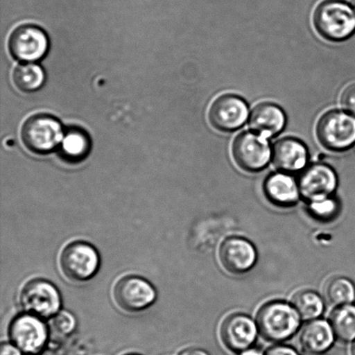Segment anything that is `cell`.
I'll return each instance as SVG.
<instances>
[{
    "label": "cell",
    "mask_w": 355,
    "mask_h": 355,
    "mask_svg": "<svg viewBox=\"0 0 355 355\" xmlns=\"http://www.w3.org/2000/svg\"><path fill=\"white\" fill-rule=\"evenodd\" d=\"M298 187L302 197L313 203L330 197L337 187V176L330 166L316 163L302 170Z\"/></svg>",
    "instance_id": "obj_11"
},
{
    "label": "cell",
    "mask_w": 355,
    "mask_h": 355,
    "mask_svg": "<svg viewBox=\"0 0 355 355\" xmlns=\"http://www.w3.org/2000/svg\"><path fill=\"white\" fill-rule=\"evenodd\" d=\"M156 291L144 278L128 276L121 278L114 285V301L121 311L139 313L151 307L156 300Z\"/></svg>",
    "instance_id": "obj_8"
},
{
    "label": "cell",
    "mask_w": 355,
    "mask_h": 355,
    "mask_svg": "<svg viewBox=\"0 0 355 355\" xmlns=\"http://www.w3.org/2000/svg\"><path fill=\"white\" fill-rule=\"evenodd\" d=\"M340 103L349 113L355 116V85L347 87L340 96Z\"/></svg>",
    "instance_id": "obj_26"
},
{
    "label": "cell",
    "mask_w": 355,
    "mask_h": 355,
    "mask_svg": "<svg viewBox=\"0 0 355 355\" xmlns=\"http://www.w3.org/2000/svg\"><path fill=\"white\" fill-rule=\"evenodd\" d=\"M309 152L304 142L297 138L285 137L275 144L272 149L273 164L280 171L291 173L305 168Z\"/></svg>",
    "instance_id": "obj_15"
},
{
    "label": "cell",
    "mask_w": 355,
    "mask_h": 355,
    "mask_svg": "<svg viewBox=\"0 0 355 355\" xmlns=\"http://www.w3.org/2000/svg\"><path fill=\"white\" fill-rule=\"evenodd\" d=\"M89 140L82 131L72 130L62 139V152L65 157L78 161L88 154Z\"/></svg>",
    "instance_id": "obj_23"
},
{
    "label": "cell",
    "mask_w": 355,
    "mask_h": 355,
    "mask_svg": "<svg viewBox=\"0 0 355 355\" xmlns=\"http://www.w3.org/2000/svg\"><path fill=\"white\" fill-rule=\"evenodd\" d=\"M330 325L337 339L349 343L355 339V306H339L330 315Z\"/></svg>",
    "instance_id": "obj_19"
},
{
    "label": "cell",
    "mask_w": 355,
    "mask_h": 355,
    "mask_svg": "<svg viewBox=\"0 0 355 355\" xmlns=\"http://www.w3.org/2000/svg\"><path fill=\"white\" fill-rule=\"evenodd\" d=\"M352 6H353V9H354V12H355V0H353V1H352Z\"/></svg>",
    "instance_id": "obj_32"
},
{
    "label": "cell",
    "mask_w": 355,
    "mask_h": 355,
    "mask_svg": "<svg viewBox=\"0 0 355 355\" xmlns=\"http://www.w3.org/2000/svg\"><path fill=\"white\" fill-rule=\"evenodd\" d=\"M248 116V105L245 100L233 94L218 96L208 110V119L212 127L222 132L239 130L245 123Z\"/></svg>",
    "instance_id": "obj_10"
},
{
    "label": "cell",
    "mask_w": 355,
    "mask_h": 355,
    "mask_svg": "<svg viewBox=\"0 0 355 355\" xmlns=\"http://www.w3.org/2000/svg\"><path fill=\"white\" fill-rule=\"evenodd\" d=\"M301 316L293 306L286 302H268L259 309L257 324L263 338L272 343L284 342L297 333Z\"/></svg>",
    "instance_id": "obj_2"
},
{
    "label": "cell",
    "mask_w": 355,
    "mask_h": 355,
    "mask_svg": "<svg viewBox=\"0 0 355 355\" xmlns=\"http://www.w3.org/2000/svg\"><path fill=\"white\" fill-rule=\"evenodd\" d=\"M24 146L37 154L53 150L64 139L60 123L47 114H36L28 118L21 130Z\"/></svg>",
    "instance_id": "obj_6"
},
{
    "label": "cell",
    "mask_w": 355,
    "mask_h": 355,
    "mask_svg": "<svg viewBox=\"0 0 355 355\" xmlns=\"http://www.w3.org/2000/svg\"><path fill=\"white\" fill-rule=\"evenodd\" d=\"M44 78L43 69L37 64H21L13 71L14 85L23 92H36L43 85Z\"/></svg>",
    "instance_id": "obj_21"
},
{
    "label": "cell",
    "mask_w": 355,
    "mask_h": 355,
    "mask_svg": "<svg viewBox=\"0 0 355 355\" xmlns=\"http://www.w3.org/2000/svg\"><path fill=\"white\" fill-rule=\"evenodd\" d=\"M232 155L236 164L249 173H257L266 168L272 158L267 138L253 132L245 131L234 139Z\"/></svg>",
    "instance_id": "obj_5"
},
{
    "label": "cell",
    "mask_w": 355,
    "mask_h": 355,
    "mask_svg": "<svg viewBox=\"0 0 355 355\" xmlns=\"http://www.w3.org/2000/svg\"><path fill=\"white\" fill-rule=\"evenodd\" d=\"M335 336L329 322L315 319L304 326L299 340L306 353L318 355L327 352L332 347Z\"/></svg>",
    "instance_id": "obj_18"
},
{
    "label": "cell",
    "mask_w": 355,
    "mask_h": 355,
    "mask_svg": "<svg viewBox=\"0 0 355 355\" xmlns=\"http://www.w3.org/2000/svg\"><path fill=\"white\" fill-rule=\"evenodd\" d=\"M286 124L284 110L272 103H261L253 107L250 116V127L264 137H274L283 131Z\"/></svg>",
    "instance_id": "obj_17"
},
{
    "label": "cell",
    "mask_w": 355,
    "mask_h": 355,
    "mask_svg": "<svg viewBox=\"0 0 355 355\" xmlns=\"http://www.w3.org/2000/svg\"><path fill=\"white\" fill-rule=\"evenodd\" d=\"M239 355H263L262 351L259 349H254V347H250V349L243 351L239 353Z\"/></svg>",
    "instance_id": "obj_30"
},
{
    "label": "cell",
    "mask_w": 355,
    "mask_h": 355,
    "mask_svg": "<svg viewBox=\"0 0 355 355\" xmlns=\"http://www.w3.org/2000/svg\"><path fill=\"white\" fill-rule=\"evenodd\" d=\"M263 191L271 204L282 208L294 207L301 195L297 181L284 172L268 177L263 184Z\"/></svg>",
    "instance_id": "obj_16"
},
{
    "label": "cell",
    "mask_w": 355,
    "mask_h": 355,
    "mask_svg": "<svg viewBox=\"0 0 355 355\" xmlns=\"http://www.w3.org/2000/svg\"><path fill=\"white\" fill-rule=\"evenodd\" d=\"M257 331L259 328L249 316L232 314L223 322L220 336L229 350L241 353L252 347L257 339Z\"/></svg>",
    "instance_id": "obj_14"
},
{
    "label": "cell",
    "mask_w": 355,
    "mask_h": 355,
    "mask_svg": "<svg viewBox=\"0 0 355 355\" xmlns=\"http://www.w3.org/2000/svg\"><path fill=\"white\" fill-rule=\"evenodd\" d=\"M128 355H138V354H128Z\"/></svg>",
    "instance_id": "obj_33"
},
{
    "label": "cell",
    "mask_w": 355,
    "mask_h": 355,
    "mask_svg": "<svg viewBox=\"0 0 355 355\" xmlns=\"http://www.w3.org/2000/svg\"><path fill=\"white\" fill-rule=\"evenodd\" d=\"M0 355H22L20 350L10 343H2L1 349H0Z\"/></svg>",
    "instance_id": "obj_28"
},
{
    "label": "cell",
    "mask_w": 355,
    "mask_h": 355,
    "mask_svg": "<svg viewBox=\"0 0 355 355\" xmlns=\"http://www.w3.org/2000/svg\"><path fill=\"white\" fill-rule=\"evenodd\" d=\"M218 257L221 266L227 272L240 275L248 272L255 266L257 252L248 240L232 236L223 242Z\"/></svg>",
    "instance_id": "obj_13"
},
{
    "label": "cell",
    "mask_w": 355,
    "mask_h": 355,
    "mask_svg": "<svg viewBox=\"0 0 355 355\" xmlns=\"http://www.w3.org/2000/svg\"><path fill=\"white\" fill-rule=\"evenodd\" d=\"M179 355H209L204 350L198 349H187L180 352Z\"/></svg>",
    "instance_id": "obj_29"
},
{
    "label": "cell",
    "mask_w": 355,
    "mask_h": 355,
    "mask_svg": "<svg viewBox=\"0 0 355 355\" xmlns=\"http://www.w3.org/2000/svg\"><path fill=\"white\" fill-rule=\"evenodd\" d=\"M46 34L30 24L21 26L12 31L9 38V50L20 61L33 62L43 58L48 50Z\"/></svg>",
    "instance_id": "obj_12"
},
{
    "label": "cell",
    "mask_w": 355,
    "mask_h": 355,
    "mask_svg": "<svg viewBox=\"0 0 355 355\" xmlns=\"http://www.w3.org/2000/svg\"><path fill=\"white\" fill-rule=\"evenodd\" d=\"M51 327L55 332L60 335H69L76 327V319L68 311L58 312L52 319Z\"/></svg>",
    "instance_id": "obj_25"
},
{
    "label": "cell",
    "mask_w": 355,
    "mask_h": 355,
    "mask_svg": "<svg viewBox=\"0 0 355 355\" xmlns=\"http://www.w3.org/2000/svg\"><path fill=\"white\" fill-rule=\"evenodd\" d=\"M292 305L299 315L306 321L318 319L324 311V304L321 297L315 291H302L292 297Z\"/></svg>",
    "instance_id": "obj_20"
},
{
    "label": "cell",
    "mask_w": 355,
    "mask_h": 355,
    "mask_svg": "<svg viewBox=\"0 0 355 355\" xmlns=\"http://www.w3.org/2000/svg\"><path fill=\"white\" fill-rule=\"evenodd\" d=\"M315 133L320 144L329 150H347L355 142V117L344 111L329 110L320 117Z\"/></svg>",
    "instance_id": "obj_3"
},
{
    "label": "cell",
    "mask_w": 355,
    "mask_h": 355,
    "mask_svg": "<svg viewBox=\"0 0 355 355\" xmlns=\"http://www.w3.org/2000/svg\"><path fill=\"white\" fill-rule=\"evenodd\" d=\"M62 273L69 281L83 283L96 276L100 267V257L95 247L86 242L69 243L59 259Z\"/></svg>",
    "instance_id": "obj_4"
},
{
    "label": "cell",
    "mask_w": 355,
    "mask_h": 355,
    "mask_svg": "<svg viewBox=\"0 0 355 355\" xmlns=\"http://www.w3.org/2000/svg\"><path fill=\"white\" fill-rule=\"evenodd\" d=\"M351 352H352V355H355V343H354L352 351H351Z\"/></svg>",
    "instance_id": "obj_31"
},
{
    "label": "cell",
    "mask_w": 355,
    "mask_h": 355,
    "mask_svg": "<svg viewBox=\"0 0 355 355\" xmlns=\"http://www.w3.org/2000/svg\"><path fill=\"white\" fill-rule=\"evenodd\" d=\"M20 304L27 314L41 319L53 318L60 309L61 295L54 284L44 279H34L24 285Z\"/></svg>",
    "instance_id": "obj_7"
},
{
    "label": "cell",
    "mask_w": 355,
    "mask_h": 355,
    "mask_svg": "<svg viewBox=\"0 0 355 355\" xmlns=\"http://www.w3.org/2000/svg\"><path fill=\"white\" fill-rule=\"evenodd\" d=\"M318 33L325 40L340 42L355 31V12L342 0H325L316 7L313 16Z\"/></svg>",
    "instance_id": "obj_1"
},
{
    "label": "cell",
    "mask_w": 355,
    "mask_h": 355,
    "mask_svg": "<svg viewBox=\"0 0 355 355\" xmlns=\"http://www.w3.org/2000/svg\"><path fill=\"white\" fill-rule=\"evenodd\" d=\"M340 210L338 201L333 198L309 203V211L313 218L320 221H330L338 214Z\"/></svg>",
    "instance_id": "obj_24"
},
{
    "label": "cell",
    "mask_w": 355,
    "mask_h": 355,
    "mask_svg": "<svg viewBox=\"0 0 355 355\" xmlns=\"http://www.w3.org/2000/svg\"><path fill=\"white\" fill-rule=\"evenodd\" d=\"M48 329L42 319L31 314L17 316L10 323L9 336L14 346L26 355H38L46 346Z\"/></svg>",
    "instance_id": "obj_9"
},
{
    "label": "cell",
    "mask_w": 355,
    "mask_h": 355,
    "mask_svg": "<svg viewBox=\"0 0 355 355\" xmlns=\"http://www.w3.org/2000/svg\"><path fill=\"white\" fill-rule=\"evenodd\" d=\"M325 295L330 304L343 306L351 304L355 298L354 285L345 277H335L328 282Z\"/></svg>",
    "instance_id": "obj_22"
},
{
    "label": "cell",
    "mask_w": 355,
    "mask_h": 355,
    "mask_svg": "<svg viewBox=\"0 0 355 355\" xmlns=\"http://www.w3.org/2000/svg\"><path fill=\"white\" fill-rule=\"evenodd\" d=\"M264 355H299V354L291 347L278 345L270 347Z\"/></svg>",
    "instance_id": "obj_27"
}]
</instances>
